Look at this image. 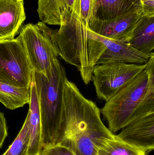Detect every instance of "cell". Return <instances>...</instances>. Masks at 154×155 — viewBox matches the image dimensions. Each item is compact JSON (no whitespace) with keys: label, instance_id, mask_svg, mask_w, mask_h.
<instances>
[{"label":"cell","instance_id":"3957f363","mask_svg":"<svg viewBox=\"0 0 154 155\" xmlns=\"http://www.w3.org/2000/svg\"><path fill=\"white\" fill-rule=\"evenodd\" d=\"M53 30L39 21L22 26L17 37L24 47L33 71L48 78L58 53L52 38Z\"/></svg>","mask_w":154,"mask_h":155},{"label":"cell","instance_id":"277c9868","mask_svg":"<svg viewBox=\"0 0 154 155\" xmlns=\"http://www.w3.org/2000/svg\"><path fill=\"white\" fill-rule=\"evenodd\" d=\"M146 64L111 63L96 64L91 80L99 99L107 101L131 82L146 68Z\"/></svg>","mask_w":154,"mask_h":155},{"label":"cell","instance_id":"ac0fdd59","mask_svg":"<svg viewBox=\"0 0 154 155\" xmlns=\"http://www.w3.org/2000/svg\"><path fill=\"white\" fill-rule=\"evenodd\" d=\"M41 155H75L67 147L57 145L47 149H43Z\"/></svg>","mask_w":154,"mask_h":155},{"label":"cell","instance_id":"9a60e30c","mask_svg":"<svg viewBox=\"0 0 154 155\" xmlns=\"http://www.w3.org/2000/svg\"><path fill=\"white\" fill-rule=\"evenodd\" d=\"M143 150L115 137L106 140L98 151V155H146Z\"/></svg>","mask_w":154,"mask_h":155},{"label":"cell","instance_id":"8fae6325","mask_svg":"<svg viewBox=\"0 0 154 155\" xmlns=\"http://www.w3.org/2000/svg\"><path fill=\"white\" fill-rule=\"evenodd\" d=\"M75 0H39L37 12L45 24L60 26L70 18Z\"/></svg>","mask_w":154,"mask_h":155},{"label":"cell","instance_id":"ba28073f","mask_svg":"<svg viewBox=\"0 0 154 155\" xmlns=\"http://www.w3.org/2000/svg\"><path fill=\"white\" fill-rule=\"evenodd\" d=\"M106 49L96 64L111 63L146 64L154 52L145 54L137 51L126 42L115 41L100 35Z\"/></svg>","mask_w":154,"mask_h":155},{"label":"cell","instance_id":"7c38bea8","mask_svg":"<svg viewBox=\"0 0 154 155\" xmlns=\"http://www.w3.org/2000/svg\"><path fill=\"white\" fill-rule=\"evenodd\" d=\"M137 51L145 54L153 52L154 15H143L126 42Z\"/></svg>","mask_w":154,"mask_h":155},{"label":"cell","instance_id":"30bf717a","mask_svg":"<svg viewBox=\"0 0 154 155\" xmlns=\"http://www.w3.org/2000/svg\"><path fill=\"white\" fill-rule=\"evenodd\" d=\"M142 10L140 0H94L90 20L108 21Z\"/></svg>","mask_w":154,"mask_h":155},{"label":"cell","instance_id":"8992f818","mask_svg":"<svg viewBox=\"0 0 154 155\" xmlns=\"http://www.w3.org/2000/svg\"><path fill=\"white\" fill-rule=\"evenodd\" d=\"M121 141L147 153L154 148V111L132 119L116 135Z\"/></svg>","mask_w":154,"mask_h":155},{"label":"cell","instance_id":"9c48e42d","mask_svg":"<svg viewBox=\"0 0 154 155\" xmlns=\"http://www.w3.org/2000/svg\"><path fill=\"white\" fill-rule=\"evenodd\" d=\"M26 18L24 0H0V41L14 39Z\"/></svg>","mask_w":154,"mask_h":155},{"label":"cell","instance_id":"ffe728a7","mask_svg":"<svg viewBox=\"0 0 154 155\" xmlns=\"http://www.w3.org/2000/svg\"><path fill=\"white\" fill-rule=\"evenodd\" d=\"M143 5L144 15H154V0H140Z\"/></svg>","mask_w":154,"mask_h":155},{"label":"cell","instance_id":"52a82bcc","mask_svg":"<svg viewBox=\"0 0 154 155\" xmlns=\"http://www.w3.org/2000/svg\"><path fill=\"white\" fill-rule=\"evenodd\" d=\"M143 15L142 10L108 21L90 20L88 27L93 32L105 38L127 42Z\"/></svg>","mask_w":154,"mask_h":155},{"label":"cell","instance_id":"7a4b0ae2","mask_svg":"<svg viewBox=\"0 0 154 155\" xmlns=\"http://www.w3.org/2000/svg\"><path fill=\"white\" fill-rule=\"evenodd\" d=\"M41 124L42 150L58 144L63 111L64 84L68 79L65 68L58 59L47 78L33 71Z\"/></svg>","mask_w":154,"mask_h":155},{"label":"cell","instance_id":"4fadbf2b","mask_svg":"<svg viewBox=\"0 0 154 155\" xmlns=\"http://www.w3.org/2000/svg\"><path fill=\"white\" fill-rule=\"evenodd\" d=\"M27 117L30 127V140L28 155H41V124L39 100L35 83L32 75L30 85V98Z\"/></svg>","mask_w":154,"mask_h":155},{"label":"cell","instance_id":"5bb4252c","mask_svg":"<svg viewBox=\"0 0 154 155\" xmlns=\"http://www.w3.org/2000/svg\"><path fill=\"white\" fill-rule=\"evenodd\" d=\"M30 87L13 85L0 82V103L10 110H14L29 104Z\"/></svg>","mask_w":154,"mask_h":155},{"label":"cell","instance_id":"e0dca14e","mask_svg":"<svg viewBox=\"0 0 154 155\" xmlns=\"http://www.w3.org/2000/svg\"><path fill=\"white\" fill-rule=\"evenodd\" d=\"M93 2L94 0H75L74 2L72 13L76 15L87 27L91 18Z\"/></svg>","mask_w":154,"mask_h":155},{"label":"cell","instance_id":"6da1fadb","mask_svg":"<svg viewBox=\"0 0 154 155\" xmlns=\"http://www.w3.org/2000/svg\"><path fill=\"white\" fill-rule=\"evenodd\" d=\"M154 111V54L144 70L106 101L101 112L115 134L132 119Z\"/></svg>","mask_w":154,"mask_h":155},{"label":"cell","instance_id":"5b68a950","mask_svg":"<svg viewBox=\"0 0 154 155\" xmlns=\"http://www.w3.org/2000/svg\"><path fill=\"white\" fill-rule=\"evenodd\" d=\"M33 72L19 39L0 41V82L30 87Z\"/></svg>","mask_w":154,"mask_h":155},{"label":"cell","instance_id":"2e32d148","mask_svg":"<svg viewBox=\"0 0 154 155\" xmlns=\"http://www.w3.org/2000/svg\"><path fill=\"white\" fill-rule=\"evenodd\" d=\"M30 140V127L26 117L24 124L12 143L2 155H28Z\"/></svg>","mask_w":154,"mask_h":155},{"label":"cell","instance_id":"d6986e66","mask_svg":"<svg viewBox=\"0 0 154 155\" xmlns=\"http://www.w3.org/2000/svg\"><path fill=\"white\" fill-rule=\"evenodd\" d=\"M8 135V127L3 113L0 112V149Z\"/></svg>","mask_w":154,"mask_h":155}]
</instances>
